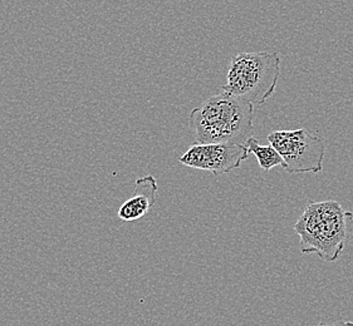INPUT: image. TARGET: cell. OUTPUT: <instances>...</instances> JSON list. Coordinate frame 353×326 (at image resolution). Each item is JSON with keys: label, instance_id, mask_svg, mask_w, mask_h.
Wrapping results in <instances>:
<instances>
[{"label": "cell", "instance_id": "obj_1", "mask_svg": "<svg viewBox=\"0 0 353 326\" xmlns=\"http://www.w3.org/2000/svg\"><path fill=\"white\" fill-rule=\"evenodd\" d=\"M254 106L223 92L191 111V129L198 143L244 144L253 137Z\"/></svg>", "mask_w": 353, "mask_h": 326}, {"label": "cell", "instance_id": "obj_2", "mask_svg": "<svg viewBox=\"0 0 353 326\" xmlns=\"http://www.w3.org/2000/svg\"><path fill=\"white\" fill-rule=\"evenodd\" d=\"M353 215L337 201L308 202L294 225L304 255H316L325 263L339 260L346 246Z\"/></svg>", "mask_w": 353, "mask_h": 326}, {"label": "cell", "instance_id": "obj_3", "mask_svg": "<svg viewBox=\"0 0 353 326\" xmlns=\"http://www.w3.org/2000/svg\"><path fill=\"white\" fill-rule=\"evenodd\" d=\"M281 56L276 52H252L234 56L228 68L223 92L263 106L276 92L281 76Z\"/></svg>", "mask_w": 353, "mask_h": 326}, {"label": "cell", "instance_id": "obj_4", "mask_svg": "<svg viewBox=\"0 0 353 326\" xmlns=\"http://www.w3.org/2000/svg\"><path fill=\"white\" fill-rule=\"evenodd\" d=\"M268 141L282 156L283 169L290 175L319 173L323 170L325 142L308 129L274 131L269 133Z\"/></svg>", "mask_w": 353, "mask_h": 326}, {"label": "cell", "instance_id": "obj_5", "mask_svg": "<svg viewBox=\"0 0 353 326\" xmlns=\"http://www.w3.org/2000/svg\"><path fill=\"white\" fill-rule=\"evenodd\" d=\"M249 151L236 143H192L179 162L185 167L210 172L214 176L228 175L247 161Z\"/></svg>", "mask_w": 353, "mask_h": 326}, {"label": "cell", "instance_id": "obj_6", "mask_svg": "<svg viewBox=\"0 0 353 326\" xmlns=\"http://www.w3.org/2000/svg\"><path fill=\"white\" fill-rule=\"evenodd\" d=\"M157 190L159 186L154 176L137 178L132 196L121 205L117 213L119 219L123 222H134L146 216L155 205Z\"/></svg>", "mask_w": 353, "mask_h": 326}, {"label": "cell", "instance_id": "obj_7", "mask_svg": "<svg viewBox=\"0 0 353 326\" xmlns=\"http://www.w3.org/2000/svg\"><path fill=\"white\" fill-rule=\"evenodd\" d=\"M245 146H247L249 153L254 155L261 170L268 172L276 166L283 167L284 161H283L282 156L278 153V151L272 144L261 146L255 137H252L248 140Z\"/></svg>", "mask_w": 353, "mask_h": 326}, {"label": "cell", "instance_id": "obj_8", "mask_svg": "<svg viewBox=\"0 0 353 326\" xmlns=\"http://www.w3.org/2000/svg\"><path fill=\"white\" fill-rule=\"evenodd\" d=\"M317 326H353L352 321H346V320H337L333 323H321Z\"/></svg>", "mask_w": 353, "mask_h": 326}, {"label": "cell", "instance_id": "obj_9", "mask_svg": "<svg viewBox=\"0 0 353 326\" xmlns=\"http://www.w3.org/2000/svg\"><path fill=\"white\" fill-rule=\"evenodd\" d=\"M351 236H352V239H353V226L351 227Z\"/></svg>", "mask_w": 353, "mask_h": 326}]
</instances>
